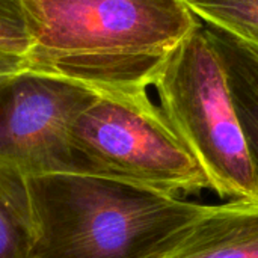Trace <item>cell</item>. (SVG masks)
<instances>
[{
  "instance_id": "obj_1",
  "label": "cell",
  "mask_w": 258,
  "mask_h": 258,
  "mask_svg": "<svg viewBox=\"0 0 258 258\" xmlns=\"http://www.w3.org/2000/svg\"><path fill=\"white\" fill-rule=\"evenodd\" d=\"M26 68L98 92L144 91L201 23L184 0H23Z\"/></svg>"
},
{
  "instance_id": "obj_2",
  "label": "cell",
  "mask_w": 258,
  "mask_h": 258,
  "mask_svg": "<svg viewBox=\"0 0 258 258\" xmlns=\"http://www.w3.org/2000/svg\"><path fill=\"white\" fill-rule=\"evenodd\" d=\"M33 258H163L207 210L107 177L63 172L29 178Z\"/></svg>"
},
{
  "instance_id": "obj_3",
  "label": "cell",
  "mask_w": 258,
  "mask_h": 258,
  "mask_svg": "<svg viewBox=\"0 0 258 258\" xmlns=\"http://www.w3.org/2000/svg\"><path fill=\"white\" fill-rule=\"evenodd\" d=\"M159 107L221 197L258 201V186L224 67L203 24L159 70Z\"/></svg>"
},
{
  "instance_id": "obj_4",
  "label": "cell",
  "mask_w": 258,
  "mask_h": 258,
  "mask_svg": "<svg viewBox=\"0 0 258 258\" xmlns=\"http://www.w3.org/2000/svg\"><path fill=\"white\" fill-rule=\"evenodd\" d=\"M71 159L73 172L169 195L212 190L203 168L147 89L98 92L73 125Z\"/></svg>"
},
{
  "instance_id": "obj_5",
  "label": "cell",
  "mask_w": 258,
  "mask_h": 258,
  "mask_svg": "<svg viewBox=\"0 0 258 258\" xmlns=\"http://www.w3.org/2000/svg\"><path fill=\"white\" fill-rule=\"evenodd\" d=\"M98 91L24 68L0 83V166L27 178L73 172L71 132Z\"/></svg>"
},
{
  "instance_id": "obj_6",
  "label": "cell",
  "mask_w": 258,
  "mask_h": 258,
  "mask_svg": "<svg viewBox=\"0 0 258 258\" xmlns=\"http://www.w3.org/2000/svg\"><path fill=\"white\" fill-rule=\"evenodd\" d=\"M163 258H258V201L207 206Z\"/></svg>"
},
{
  "instance_id": "obj_7",
  "label": "cell",
  "mask_w": 258,
  "mask_h": 258,
  "mask_svg": "<svg viewBox=\"0 0 258 258\" xmlns=\"http://www.w3.org/2000/svg\"><path fill=\"white\" fill-rule=\"evenodd\" d=\"M203 27L224 67L258 186V53L215 27Z\"/></svg>"
},
{
  "instance_id": "obj_8",
  "label": "cell",
  "mask_w": 258,
  "mask_h": 258,
  "mask_svg": "<svg viewBox=\"0 0 258 258\" xmlns=\"http://www.w3.org/2000/svg\"><path fill=\"white\" fill-rule=\"evenodd\" d=\"M35 240L29 178L0 166V258H33Z\"/></svg>"
},
{
  "instance_id": "obj_9",
  "label": "cell",
  "mask_w": 258,
  "mask_h": 258,
  "mask_svg": "<svg viewBox=\"0 0 258 258\" xmlns=\"http://www.w3.org/2000/svg\"><path fill=\"white\" fill-rule=\"evenodd\" d=\"M201 24L215 27L258 53V0H184Z\"/></svg>"
},
{
  "instance_id": "obj_10",
  "label": "cell",
  "mask_w": 258,
  "mask_h": 258,
  "mask_svg": "<svg viewBox=\"0 0 258 258\" xmlns=\"http://www.w3.org/2000/svg\"><path fill=\"white\" fill-rule=\"evenodd\" d=\"M30 36L23 0H0V51L26 56Z\"/></svg>"
},
{
  "instance_id": "obj_11",
  "label": "cell",
  "mask_w": 258,
  "mask_h": 258,
  "mask_svg": "<svg viewBox=\"0 0 258 258\" xmlns=\"http://www.w3.org/2000/svg\"><path fill=\"white\" fill-rule=\"evenodd\" d=\"M26 68V59L23 56L9 54L0 51V83L6 80L9 76Z\"/></svg>"
}]
</instances>
